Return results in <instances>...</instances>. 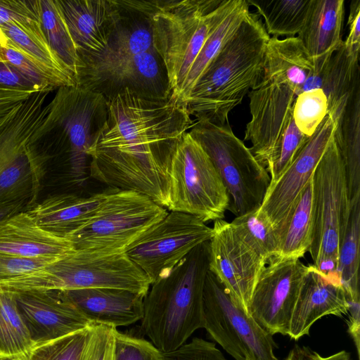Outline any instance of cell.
<instances>
[{
	"label": "cell",
	"instance_id": "6da1fadb",
	"mask_svg": "<svg viewBox=\"0 0 360 360\" xmlns=\"http://www.w3.org/2000/svg\"><path fill=\"white\" fill-rule=\"evenodd\" d=\"M107 103L106 121L88 150L90 176L167 210L173 155L194 123L186 105L173 96L150 100L129 91Z\"/></svg>",
	"mask_w": 360,
	"mask_h": 360
},
{
	"label": "cell",
	"instance_id": "7a4b0ae2",
	"mask_svg": "<svg viewBox=\"0 0 360 360\" xmlns=\"http://www.w3.org/2000/svg\"><path fill=\"white\" fill-rule=\"evenodd\" d=\"M270 36L257 13H249L191 90L185 102L197 121L229 124V114L264 78Z\"/></svg>",
	"mask_w": 360,
	"mask_h": 360
},
{
	"label": "cell",
	"instance_id": "3957f363",
	"mask_svg": "<svg viewBox=\"0 0 360 360\" xmlns=\"http://www.w3.org/2000/svg\"><path fill=\"white\" fill-rule=\"evenodd\" d=\"M210 264V240L193 248L143 298L140 332L162 353L173 352L204 328L203 292Z\"/></svg>",
	"mask_w": 360,
	"mask_h": 360
},
{
	"label": "cell",
	"instance_id": "277c9868",
	"mask_svg": "<svg viewBox=\"0 0 360 360\" xmlns=\"http://www.w3.org/2000/svg\"><path fill=\"white\" fill-rule=\"evenodd\" d=\"M234 0H155L153 44L167 69L172 96L180 101L187 75L209 37Z\"/></svg>",
	"mask_w": 360,
	"mask_h": 360
},
{
	"label": "cell",
	"instance_id": "5b68a950",
	"mask_svg": "<svg viewBox=\"0 0 360 360\" xmlns=\"http://www.w3.org/2000/svg\"><path fill=\"white\" fill-rule=\"evenodd\" d=\"M50 92H35L20 103L0 130V203L24 202L30 209L37 202L49 159L39 143Z\"/></svg>",
	"mask_w": 360,
	"mask_h": 360
},
{
	"label": "cell",
	"instance_id": "8992f818",
	"mask_svg": "<svg viewBox=\"0 0 360 360\" xmlns=\"http://www.w3.org/2000/svg\"><path fill=\"white\" fill-rule=\"evenodd\" d=\"M150 285L124 252L75 250L31 273L0 281V289L17 292L115 288L145 297Z\"/></svg>",
	"mask_w": 360,
	"mask_h": 360
},
{
	"label": "cell",
	"instance_id": "52a82bcc",
	"mask_svg": "<svg viewBox=\"0 0 360 360\" xmlns=\"http://www.w3.org/2000/svg\"><path fill=\"white\" fill-rule=\"evenodd\" d=\"M349 210L345 165L333 137L312 174L313 227L308 252L319 271L338 280L339 252Z\"/></svg>",
	"mask_w": 360,
	"mask_h": 360
},
{
	"label": "cell",
	"instance_id": "ba28073f",
	"mask_svg": "<svg viewBox=\"0 0 360 360\" xmlns=\"http://www.w3.org/2000/svg\"><path fill=\"white\" fill-rule=\"evenodd\" d=\"M217 170L229 196V209L236 217L259 209L270 184V176L230 124L193 123L188 131Z\"/></svg>",
	"mask_w": 360,
	"mask_h": 360
},
{
	"label": "cell",
	"instance_id": "9c48e42d",
	"mask_svg": "<svg viewBox=\"0 0 360 360\" xmlns=\"http://www.w3.org/2000/svg\"><path fill=\"white\" fill-rule=\"evenodd\" d=\"M108 103L100 94L78 85L63 86L50 101L44 126L67 154L72 180L81 183L89 168L88 150L106 121Z\"/></svg>",
	"mask_w": 360,
	"mask_h": 360
},
{
	"label": "cell",
	"instance_id": "30bf717a",
	"mask_svg": "<svg viewBox=\"0 0 360 360\" xmlns=\"http://www.w3.org/2000/svg\"><path fill=\"white\" fill-rule=\"evenodd\" d=\"M167 214L145 195L110 188L95 214L70 240L75 250L122 252Z\"/></svg>",
	"mask_w": 360,
	"mask_h": 360
},
{
	"label": "cell",
	"instance_id": "8fae6325",
	"mask_svg": "<svg viewBox=\"0 0 360 360\" xmlns=\"http://www.w3.org/2000/svg\"><path fill=\"white\" fill-rule=\"evenodd\" d=\"M229 196L210 158L186 132L171 165L167 210L196 217L203 222L223 219Z\"/></svg>",
	"mask_w": 360,
	"mask_h": 360
},
{
	"label": "cell",
	"instance_id": "7c38bea8",
	"mask_svg": "<svg viewBox=\"0 0 360 360\" xmlns=\"http://www.w3.org/2000/svg\"><path fill=\"white\" fill-rule=\"evenodd\" d=\"M203 315L210 338L235 360H278L272 335L232 302L210 270L203 292Z\"/></svg>",
	"mask_w": 360,
	"mask_h": 360
},
{
	"label": "cell",
	"instance_id": "4fadbf2b",
	"mask_svg": "<svg viewBox=\"0 0 360 360\" xmlns=\"http://www.w3.org/2000/svg\"><path fill=\"white\" fill-rule=\"evenodd\" d=\"M212 228L193 215L177 211L139 236L125 250L151 284L166 277L198 245L210 240Z\"/></svg>",
	"mask_w": 360,
	"mask_h": 360
},
{
	"label": "cell",
	"instance_id": "5bb4252c",
	"mask_svg": "<svg viewBox=\"0 0 360 360\" xmlns=\"http://www.w3.org/2000/svg\"><path fill=\"white\" fill-rule=\"evenodd\" d=\"M77 82L106 101L124 91L150 100L165 101L172 96L166 67L156 50L83 68Z\"/></svg>",
	"mask_w": 360,
	"mask_h": 360
},
{
	"label": "cell",
	"instance_id": "9a60e30c",
	"mask_svg": "<svg viewBox=\"0 0 360 360\" xmlns=\"http://www.w3.org/2000/svg\"><path fill=\"white\" fill-rule=\"evenodd\" d=\"M308 269L300 259L273 257L262 271L250 298L248 314L271 335H288Z\"/></svg>",
	"mask_w": 360,
	"mask_h": 360
},
{
	"label": "cell",
	"instance_id": "2e32d148",
	"mask_svg": "<svg viewBox=\"0 0 360 360\" xmlns=\"http://www.w3.org/2000/svg\"><path fill=\"white\" fill-rule=\"evenodd\" d=\"M335 129L336 122L328 113L283 174L276 181L269 184L258 214L269 222L277 238L322 155L333 139Z\"/></svg>",
	"mask_w": 360,
	"mask_h": 360
},
{
	"label": "cell",
	"instance_id": "e0dca14e",
	"mask_svg": "<svg viewBox=\"0 0 360 360\" xmlns=\"http://www.w3.org/2000/svg\"><path fill=\"white\" fill-rule=\"evenodd\" d=\"M212 229L209 270L223 285L232 302L248 314L254 288L267 263L241 241L230 222L216 220Z\"/></svg>",
	"mask_w": 360,
	"mask_h": 360
},
{
	"label": "cell",
	"instance_id": "ac0fdd59",
	"mask_svg": "<svg viewBox=\"0 0 360 360\" xmlns=\"http://www.w3.org/2000/svg\"><path fill=\"white\" fill-rule=\"evenodd\" d=\"M248 95L251 118L246 124L244 140L250 142V150L266 167L292 115L297 94L290 84L263 80Z\"/></svg>",
	"mask_w": 360,
	"mask_h": 360
},
{
	"label": "cell",
	"instance_id": "d6986e66",
	"mask_svg": "<svg viewBox=\"0 0 360 360\" xmlns=\"http://www.w3.org/2000/svg\"><path fill=\"white\" fill-rule=\"evenodd\" d=\"M13 293L34 345L54 340L94 325L59 290Z\"/></svg>",
	"mask_w": 360,
	"mask_h": 360
},
{
	"label": "cell",
	"instance_id": "ffe728a7",
	"mask_svg": "<svg viewBox=\"0 0 360 360\" xmlns=\"http://www.w3.org/2000/svg\"><path fill=\"white\" fill-rule=\"evenodd\" d=\"M58 1L82 63L101 56L107 48L120 18V6L117 1Z\"/></svg>",
	"mask_w": 360,
	"mask_h": 360
},
{
	"label": "cell",
	"instance_id": "44dd1931",
	"mask_svg": "<svg viewBox=\"0 0 360 360\" xmlns=\"http://www.w3.org/2000/svg\"><path fill=\"white\" fill-rule=\"evenodd\" d=\"M299 292L291 315L288 335L297 340L309 334L311 326L319 319L348 313L346 293L340 282L319 271L312 264Z\"/></svg>",
	"mask_w": 360,
	"mask_h": 360
},
{
	"label": "cell",
	"instance_id": "7402d4cb",
	"mask_svg": "<svg viewBox=\"0 0 360 360\" xmlns=\"http://www.w3.org/2000/svg\"><path fill=\"white\" fill-rule=\"evenodd\" d=\"M60 292L93 324L117 328L143 317L144 297L129 290L83 288Z\"/></svg>",
	"mask_w": 360,
	"mask_h": 360
},
{
	"label": "cell",
	"instance_id": "603a6c76",
	"mask_svg": "<svg viewBox=\"0 0 360 360\" xmlns=\"http://www.w3.org/2000/svg\"><path fill=\"white\" fill-rule=\"evenodd\" d=\"M75 251L72 241L39 226L26 211L0 224V252L22 257L60 258Z\"/></svg>",
	"mask_w": 360,
	"mask_h": 360
},
{
	"label": "cell",
	"instance_id": "cb8c5ba5",
	"mask_svg": "<svg viewBox=\"0 0 360 360\" xmlns=\"http://www.w3.org/2000/svg\"><path fill=\"white\" fill-rule=\"evenodd\" d=\"M108 191L89 197L73 194L50 195L27 212L39 226L70 239L95 214L105 200Z\"/></svg>",
	"mask_w": 360,
	"mask_h": 360
},
{
	"label": "cell",
	"instance_id": "d4e9b609",
	"mask_svg": "<svg viewBox=\"0 0 360 360\" xmlns=\"http://www.w3.org/2000/svg\"><path fill=\"white\" fill-rule=\"evenodd\" d=\"M315 73L314 59L297 36L281 39L270 37L265 51L263 80L288 84L298 96Z\"/></svg>",
	"mask_w": 360,
	"mask_h": 360
},
{
	"label": "cell",
	"instance_id": "484cf974",
	"mask_svg": "<svg viewBox=\"0 0 360 360\" xmlns=\"http://www.w3.org/2000/svg\"><path fill=\"white\" fill-rule=\"evenodd\" d=\"M344 4V0H311L297 37L313 59L332 54L342 43Z\"/></svg>",
	"mask_w": 360,
	"mask_h": 360
},
{
	"label": "cell",
	"instance_id": "4316f807",
	"mask_svg": "<svg viewBox=\"0 0 360 360\" xmlns=\"http://www.w3.org/2000/svg\"><path fill=\"white\" fill-rule=\"evenodd\" d=\"M334 138L343 159L351 200L360 195V82L354 88L336 124Z\"/></svg>",
	"mask_w": 360,
	"mask_h": 360
},
{
	"label": "cell",
	"instance_id": "83f0119b",
	"mask_svg": "<svg viewBox=\"0 0 360 360\" xmlns=\"http://www.w3.org/2000/svg\"><path fill=\"white\" fill-rule=\"evenodd\" d=\"M0 27L8 39L7 47L18 51L49 71L65 86L77 85L74 75L50 47L42 26L27 28L8 22Z\"/></svg>",
	"mask_w": 360,
	"mask_h": 360
},
{
	"label": "cell",
	"instance_id": "f1b7e54d",
	"mask_svg": "<svg viewBox=\"0 0 360 360\" xmlns=\"http://www.w3.org/2000/svg\"><path fill=\"white\" fill-rule=\"evenodd\" d=\"M359 73V58L349 55L342 41L328 63L321 88L328 99V113L336 124L354 88L360 82Z\"/></svg>",
	"mask_w": 360,
	"mask_h": 360
},
{
	"label": "cell",
	"instance_id": "f546056e",
	"mask_svg": "<svg viewBox=\"0 0 360 360\" xmlns=\"http://www.w3.org/2000/svg\"><path fill=\"white\" fill-rule=\"evenodd\" d=\"M312 176L299 198L288 220L278 234L275 258L300 259L308 252L312 236Z\"/></svg>",
	"mask_w": 360,
	"mask_h": 360
},
{
	"label": "cell",
	"instance_id": "4dcf8cb0",
	"mask_svg": "<svg viewBox=\"0 0 360 360\" xmlns=\"http://www.w3.org/2000/svg\"><path fill=\"white\" fill-rule=\"evenodd\" d=\"M250 13V5L245 0H234V3L220 23L209 37L201 53L191 67L184 82L180 101L185 104L191 90L224 44L238 30L245 16Z\"/></svg>",
	"mask_w": 360,
	"mask_h": 360
},
{
	"label": "cell",
	"instance_id": "1f68e13d",
	"mask_svg": "<svg viewBox=\"0 0 360 360\" xmlns=\"http://www.w3.org/2000/svg\"><path fill=\"white\" fill-rule=\"evenodd\" d=\"M39 5L42 28L47 41L55 54L77 80L84 65L79 58L76 44L58 1L39 0Z\"/></svg>",
	"mask_w": 360,
	"mask_h": 360
},
{
	"label": "cell",
	"instance_id": "d6a6232c",
	"mask_svg": "<svg viewBox=\"0 0 360 360\" xmlns=\"http://www.w3.org/2000/svg\"><path fill=\"white\" fill-rule=\"evenodd\" d=\"M264 19L270 36L293 37L305 22L311 0H248Z\"/></svg>",
	"mask_w": 360,
	"mask_h": 360
},
{
	"label": "cell",
	"instance_id": "836d02e7",
	"mask_svg": "<svg viewBox=\"0 0 360 360\" xmlns=\"http://www.w3.org/2000/svg\"><path fill=\"white\" fill-rule=\"evenodd\" d=\"M360 195L350 200L347 229L340 248L337 273L347 301H360Z\"/></svg>",
	"mask_w": 360,
	"mask_h": 360
},
{
	"label": "cell",
	"instance_id": "e575fe53",
	"mask_svg": "<svg viewBox=\"0 0 360 360\" xmlns=\"http://www.w3.org/2000/svg\"><path fill=\"white\" fill-rule=\"evenodd\" d=\"M34 346L14 293L0 289V360L27 355Z\"/></svg>",
	"mask_w": 360,
	"mask_h": 360
},
{
	"label": "cell",
	"instance_id": "d590c367",
	"mask_svg": "<svg viewBox=\"0 0 360 360\" xmlns=\"http://www.w3.org/2000/svg\"><path fill=\"white\" fill-rule=\"evenodd\" d=\"M258 210L236 217L230 224L241 241L268 263L278 254V241L274 229Z\"/></svg>",
	"mask_w": 360,
	"mask_h": 360
},
{
	"label": "cell",
	"instance_id": "8d00e7d4",
	"mask_svg": "<svg viewBox=\"0 0 360 360\" xmlns=\"http://www.w3.org/2000/svg\"><path fill=\"white\" fill-rule=\"evenodd\" d=\"M94 325L46 342L36 344L29 360H84L93 334Z\"/></svg>",
	"mask_w": 360,
	"mask_h": 360
},
{
	"label": "cell",
	"instance_id": "74e56055",
	"mask_svg": "<svg viewBox=\"0 0 360 360\" xmlns=\"http://www.w3.org/2000/svg\"><path fill=\"white\" fill-rule=\"evenodd\" d=\"M328 99L321 89L300 94L295 98L292 116L299 130L311 136L328 114Z\"/></svg>",
	"mask_w": 360,
	"mask_h": 360
},
{
	"label": "cell",
	"instance_id": "f35d334b",
	"mask_svg": "<svg viewBox=\"0 0 360 360\" xmlns=\"http://www.w3.org/2000/svg\"><path fill=\"white\" fill-rule=\"evenodd\" d=\"M309 137L299 130L292 115L276 151L266 167L270 174V184L279 179Z\"/></svg>",
	"mask_w": 360,
	"mask_h": 360
},
{
	"label": "cell",
	"instance_id": "ab89813d",
	"mask_svg": "<svg viewBox=\"0 0 360 360\" xmlns=\"http://www.w3.org/2000/svg\"><path fill=\"white\" fill-rule=\"evenodd\" d=\"M0 60L15 67L35 84L39 91H51L55 89L65 86L63 82L49 71L12 48L0 46Z\"/></svg>",
	"mask_w": 360,
	"mask_h": 360
},
{
	"label": "cell",
	"instance_id": "60d3db41",
	"mask_svg": "<svg viewBox=\"0 0 360 360\" xmlns=\"http://www.w3.org/2000/svg\"><path fill=\"white\" fill-rule=\"evenodd\" d=\"M8 22L25 27H41L39 0H0V26Z\"/></svg>",
	"mask_w": 360,
	"mask_h": 360
},
{
	"label": "cell",
	"instance_id": "b9f144b4",
	"mask_svg": "<svg viewBox=\"0 0 360 360\" xmlns=\"http://www.w3.org/2000/svg\"><path fill=\"white\" fill-rule=\"evenodd\" d=\"M115 360H165L150 341L140 336L115 330Z\"/></svg>",
	"mask_w": 360,
	"mask_h": 360
},
{
	"label": "cell",
	"instance_id": "7bdbcfd3",
	"mask_svg": "<svg viewBox=\"0 0 360 360\" xmlns=\"http://www.w3.org/2000/svg\"><path fill=\"white\" fill-rule=\"evenodd\" d=\"M165 360H226L215 343L195 337L179 349L162 353Z\"/></svg>",
	"mask_w": 360,
	"mask_h": 360
},
{
	"label": "cell",
	"instance_id": "ee69618b",
	"mask_svg": "<svg viewBox=\"0 0 360 360\" xmlns=\"http://www.w3.org/2000/svg\"><path fill=\"white\" fill-rule=\"evenodd\" d=\"M117 328L94 324L84 360H115Z\"/></svg>",
	"mask_w": 360,
	"mask_h": 360
},
{
	"label": "cell",
	"instance_id": "f6af8a7d",
	"mask_svg": "<svg viewBox=\"0 0 360 360\" xmlns=\"http://www.w3.org/2000/svg\"><path fill=\"white\" fill-rule=\"evenodd\" d=\"M58 259L22 257L0 252V281L31 273Z\"/></svg>",
	"mask_w": 360,
	"mask_h": 360
},
{
	"label": "cell",
	"instance_id": "bcb514c9",
	"mask_svg": "<svg viewBox=\"0 0 360 360\" xmlns=\"http://www.w3.org/2000/svg\"><path fill=\"white\" fill-rule=\"evenodd\" d=\"M349 34L344 44L353 58H359L360 50V1L352 0L349 7L348 18Z\"/></svg>",
	"mask_w": 360,
	"mask_h": 360
},
{
	"label": "cell",
	"instance_id": "7dc6e473",
	"mask_svg": "<svg viewBox=\"0 0 360 360\" xmlns=\"http://www.w3.org/2000/svg\"><path fill=\"white\" fill-rule=\"evenodd\" d=\"M0 86L9 89L40 91L37 86L15 67L0 60Z\"/></svg>",
	"mask_w": 360,
	"mask_h": 360
},
{
	"label": "cell",
	"instance_id": "c3c4849f",
	"mask_svg": "<svg viewBox=\"0 0 360 360\" xmlns=\"http://www.w3.org/2000/svg\"><path fill=\"white\" fill-rule=\"evenodd\" d=\"M284 360H352L350 353L342 350L328 356H323L307 346L293 347Z\"/></svg>",
	"mask_w": 360,
	"mask_h": 360
},
{
	"label": "cell",
	"instance_id": "681fc988",
	"mask_svg": "<svg viewBox=\"0 0 360 360\" xmlns=\"http://www.w3.org/2000/svg\"><path fill=\"white\" fill-rule=\"evenodd\" d=\"M35 92L37 91L0 86V117L8 112L16 105L29 98Z\"/></svg>",
	"mask_w": 360,
	"mask_h": 360
},
{
	"label": "cell",
	"instance_id": "f907efd6",
	"mask_svg": "<svg viewBox=\"0 0 360 360\" xmlns=\"http://www.w3.org/2000/svg\"><path fill=\"white\" fill-rule=\"evenodd\" d=\"M349 304L348 333L353 339L357 355L360 354V301H347Z\"/></svg>",
	"mask_w": 360,
	"mask_h": 360
},
{
	"label": "cell",
	"instance_id": "816d5d0a",
	"mask_svg": "<svg viewBox=\"0 0 360 360\" xmlns=\"http://www.w3.org/2000/svg\"><path fill=\"white\" fill-rule=\"evenodd\" d=\"M29 210L27 203L24 202H9L0 203V224L5 219L20 212Z\"/></svg>",
	"mask_w": 360,
	"mask_h": 360
},
{
	"label": "cell",
	"instance_id": "f5cc1de1",
	"mask_svg": "<svg viewBox=\"0 0 360 360\" xmlns=\"http://www.w3.org/2000/svg\"><path fill=\"white\" fill-rule=\"evenodd\" d=\"M0 46L2 47L8 46V39L1 28L0 27Z\"/></svg>",
	"mask_w": 360,
	"mask_h": 360
},
{
	"label": "cell",
	"instance_id": "db71d44e",
	"mask_svg": "<svg viewBox=\"0 0 360 360\" xmlns=\"http://www.w3.org/2000/svg\"><path fill=\"white\" fill-rule=\"evenodd\" d=\"M3 360H29L28 354L22 355L18 357H14L11 359H3Z\"/></svg>",
	"mask_w": 360,
	"mask_h": 360
},
{
	"label": "cell",
	"instance_id": "11a10c76",
	"mask_svg": "<svg viewBox=\"0 0 360 360\" xmlns=\"http://www.w3.org/2000/svg\"><path fill=\"white\" fill-rule=\"evenodd\" d=\"M245 360H251V359H245Z\"/></svg>",
	"mask_w": 360,
	"mask_h": 360
}]
</instances>
